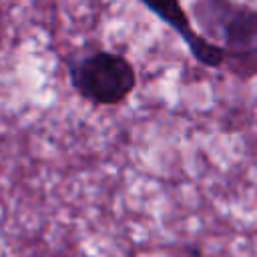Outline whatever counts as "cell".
I'll list each match as a JSON object with an SVG mask.
<instances>
[{"mask_svg":"<svg viewBox=\"0 0 257 257\" xmlns=\"http://www.w3.org/2000/svg\"><path fill=\"white\" fill-rule=\"evenodd\" d=\"M70 82L76 92L100 106L122 102L137 86L133 62L116 52L98 50L82 56L68 66Z\"/></svg>","mask_w":257,"mask_h":257,"instance_id":"7a4b0ae2","label":"cell"},{"mask_svg":"<svg viewBox=\"0 0 257 257\" xmlns=\"http://www.w3.org/2000/svg\"><path fill=\"white\" fill-rule=\"evenodd\" d=\"M201 34L225 52V64L241 78L257 74V8L233 0L195 2Z\"/></svg>","mask_w":257,"mask_h":257,"instance_id":"6da1fadb","label":"cell"},{"mask_svg":"<svg viewBox=\"0 0 257 257\" xmlns=\"http://www.w3.org/2000/svg\"><path fill=\"white\" fill-rule=\"evenodd\" d=\"M151 12H155L165 24H169L181 40L187 44L191 56L209 68H219L225 64V52L211 40H207L201 32H197L181 6V0H141Z\"/></svg>","mask_w":257,"mask_h":257,"instance_id":"3957f363","label":"cell"}]
</instances>
